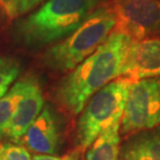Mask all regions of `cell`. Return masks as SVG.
<instances>
[{"label": "cell", "instance_id": "7", "mask_svg": "<svg viewBox=\"0 0 160 160\" xmlns=\"http://www.w3.org/2000/svg\"><path fill=\"white\" fill-rule=\"evenodd\" d=\"M160 76V37L133 41L127 52L121 77L132 81Z\"/></svg>", "mask_w": 160, "mask_h": 160}, {"label": "cell", "instance_id": "8", "mask_svg": "<svg viewBox=\"0 0 160 160\" xmlns=\"http://www.w3.org/2000/svg\"><path fill=\"white\" fill-rule=\"evenodd\" d=\"M44 108V97L39 83L30 78L24 96L19 102L11 121L6 127L5 134L12 142L19 143L26 130L39 117Z\"/></svg>", "mask_w": 160, "mask_h": 160}, {"label": "cell", "instance_id": "17", "mask_svg": "<svg viewBox=\"0 0 160 160\" xmlns=\"http://www.w3.org/2000/svg\"><path fill=\"white\" fill-rule=\"evenodd\" d=\"M88 1L91 3L92 8H96V6H98V5H100L101 3H103L104 1H106V0H88Z\"/></svg>", "mask_w": 160, "mask_h": 160}, {"label": "cell", "instance_id": "11", "mask_svg": "<svg viewBox=\"0 0 160 160\" xmlns=\"http://www.w3.org/2000/svg\"><path fill=\"white\" fill-rule=\"evenodd\" d=\"M121 123L104 130L88 147L85 160H120Z\"/></svg>", "mask_w": 160, "mask_h": 160}, {"label": "cell", "instance_id": "10", "mask_svg": "<svg viewBox=\"0 0 160 160\" xmlns=\"http://www.w3.org/2000/svg\"><path fill=\"white\" fill-rule=\"evenodd\" d=\"M120 160H160V129L130 135L120 151Z\"/></svg>", "mask_w": 160, "mask_h": 160}, {"label": "cell", "instance_id": "6", "mask_svg": "<svg viewBox=\"0 0 160 160\" xmlns=\"http://www.w3.org/2000/svg\"><path fill=\"white\" fill-rule=\"evenodd\" d=\"M114 29L129 34L134 41L160 36V0H112Z\"/></svg>", "mask_w": 160, "mask_h": 160}, {"label": "cell", "instance_id": "12", "mask_svg": "<svg viewBox=\"0 0 160 160\" xmlns=\"http://www.w3.org/2000/svg\"><path fill=\"white\" fill-rule=\"evenodd\" d=\"M30 78L16 82L8 92L0 98V137L5 134L6 127L17 108L19 102L24 96L29 84Z\"/></svg>", "mask_w": 160, "mask_h": 160}, {"label": "cell", "instance_id": "13", "mask_svg": "<svg viewBox=\"0 0 160 160\" xmlns=\"http://www.w3.org/2000/svg\"><path fill=\"white\" fill-rule=\"evenodd\" d=\"M20 74V65L16 59L0 56V98L8 92L9 86Z\"/></svg>", "mask_w": 160, "mask_h": 160}, {"label": "cell", "instance_id": "2", "mask_svg": "<svg viewBox=\"0 0 160 160\" xmlns=\"http://www.w3.org/2000/svg\"><path fill=\"white\" fill-rule=\"evenodd\" d=\"M116 27V16L110 4L94 9L81 25L46 51L44 62L57 72H71L92 55Z\"/></svg>", "mask_w": 160, "mask_h": 160}, {"label": "cell", "instance_id": "5", "mask_svg": "<svg viewBox=\"0 0 160 160\" xmlns=\"http://www.w3.org/2000/svg\"><path fill=\"white\" fill-rule=\"evenodd\" d=\"M160 125V77L131 83L121 120V132L132 135Z\"/></svg>", "mask_w": 160, "mask_h": 160}, {"label": "cell", "instance_id": "4", "mask_svg": "<svg viewBox=\"0 0 160 160\" xmlns=\"http://www.w3.org/2000/svg\"><path fill=\"white\" fill-rule=\"evenodd\" d=\"M132 82L129 78L119 77L89 98L77 123L76 138L80 149L86 150L104 130L121 123Z\"/></svg>", "mask_w": 160, "mask_h": 160}, {"label": "cell", "instance_id": "1", "mask_svg": "<svg viewBox=\"0 0 160 160\" xmlns=\"http://www.w3.org/2000/svg\"><path fill=\"white\" fill-rule=\"evenodd\" d=\"M133 41L129 34L113 29L92 55L59 82L56 99L60 106L69 113L77 116L92 95L121 77L125 58Z\"/></svg>", "mask_w": 160, "mask_h": 160}, {"label": "cell", "instance_id": "3", "mask_svg": "<svg viewBox=\"0 0 160 160\" xmlns=\"http://www.w3.org/2000/svg\"><path fill=\"white\" fill-rule=\"evenodd\" d=\"M92 8L88 0H48L19 22L17 31L28 46H43L71 34Z\"/></svg>", "mask_w": 160, "mask_h": 160}, {"label": "cell", "instance_id": "14", "mask_svg": "<svg viewBox=\"0 0 160 160\" xmlns=\"http://www.w3.org/2000/svg\"><path fill=\"white\" fill-rule=\"evenodd\" d=\"M44 0H0V4L9 17L16 18L26 14Z\"/></svg>", "mask_w": 160, "mask_h": 160}, {"label": "cell", "instance_id": "16", "mask_svg": "<svg viewBox=\"0 0 160 160\" xmlns=\"http://www.w3.org/2000/svg\"><path fill=\"white\" fill-rule=\"evenodd\" d=\"M31 160H78V153H70L63 156L34 155Z\"/></svg>", "mask_w": 160, "mask_h": 160}, {"label": "cell", "instance_id": "9", "mask_svg": "<svg viewBox=\"0 0 160 160\" xmlns=\"http://www.w3.org/2000/svg\"><path fill=\"white\" fill-rule=\"evenodd\" d=\"M19 143H22L28 151L38 155H52L56 152L59 143V135L55 119L49 107L43 108Z\"/></svg>", "mask_w": 160, "mask_h": 160}, {"label": "cell", "instance_id": "15", "mask_svg": "<svg viewBox=\"0 0 160 160\" xmlns=\"http://www.w3.org/2000/svg\"><path fill=\"white\" fill-rule=\"evenodd\" d=\"M0 160H31V156L23 146L0 143Z\"/></svg>", "mask_w": 160, "mask_h": 160}]
</instances>
